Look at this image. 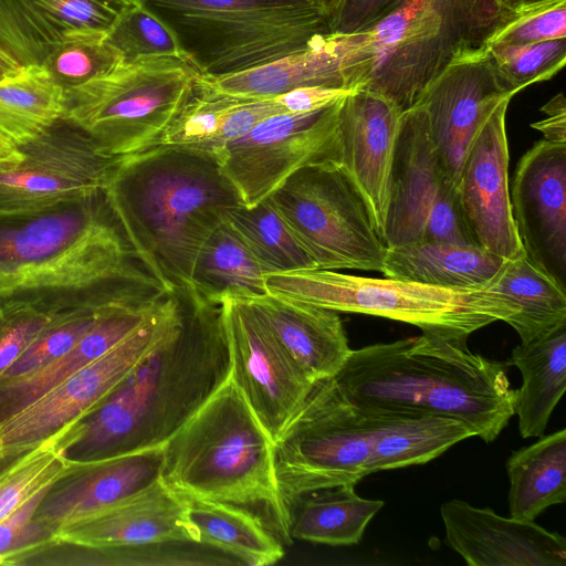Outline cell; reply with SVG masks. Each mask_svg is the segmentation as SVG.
Masks as SVG:
<instances>
[{
	"label": "cell",
	"mask_w": 566,
	"mask_h": 566,
	"mask_svg": "<svg viewBox=\"0 0 566 566\" xmlns=\"http://www.w3.org/2000/svg\"><path fill=\"white\" fill-rule=\"evenodd\" d=\"M345 36L325 34L275 61L235 74L199 82L208 90L240 99L273 98L305 86L346 88Z\"/></svg>",
	"instance_id": "obj_27"
},
{
	"label": "cell",
	"mask_w": 566,
	"mask_h": 566,
	"mask_svg": "<svg viewBox=\"0 0 566 566\" xmlns=\"http://www.w3.org/2000/svg\"><path fill=\"white\" fill-rule=\"evenodd\" d=\"M219 303L231 359L230 377L274 442L314 382L247 300L224 295Z\"/></svg>",
	"instance_id": "obj_16"
},
{
	"label": "cell",
	"mask_w": 566,
	"mask_h": 566,
	"mask_svg": "<svg viewBox=\"0 0 566 566\" xmlns=\"http://www.w3.org/2000/svg\"><path fill=\"white\" fill-rule=\"evenodd\" d=\"M417 241L479 245L464 220L458 189L434 149L420 105L401 114L384 234L387 248Z\"/></svg>",
	"instance_id": "obj_12"
},
{
	"label": "cell",
	"mask_w": 566,
	"mask_h": 566,
	"mask_svg": "<svg viewBox=\"0 0 566 566\" xmlns=\"http://www.w3.org/2000/svg\"><path fill=\"white\" fill-rule=\"evenodd\" d=\"M502 101L482 122L463 160L457 189L464 220L478 244L512 261L524 254L509 188V145Z\"/></svg>",
	"instance_id": "obj_19"
},
{
	"label": "cell",
	"mask_w": 566,
	"mask_h": 566,
	"mask_svg": "<svg viewBox=\"0 0 566 566\" xmlns=\"http://www.w3.org/2000/svg\"><path fill=\"white\" fill-rule=\"evenodd\" d=\"M510 516L534 521L566 500V429L539 437L506 461Z\"/></svg>",
	"instance_id": "obj_33"
},
{
	"label": "cell",
	"mask_w": 566,
	"mask_h": 566,
	"mask_svg": "<svg viewBox=\"0 0 566 566\" xmlns=\"http://www.w3.org/2000/svg\"><path fill=\"white\" fill-rule=\"evenodd\" d=\"M164 446L75 463L62 485L56 482L39 505L31 522L39 533L53 537L161 479Z\"/></svg>",
	"instance_id": "obj_23"
},
{
	"label": "cell",
	"mask_w": 566,
	"mask_h": 566,
	"mask_svg": "<svg viewBox=\"0 0 566 566\" xmlns=\"http://www.w3.org/2000/svg\"><path fill=\"white\" fill-rule=\"evenodd\" d=\"M543 1H547V0H512L510 13L517 8L531 6V4H534L537 2H543Z\"/></svg>",
	"instance_id": "obj_50"
},
{
	"label": "cell",
	"mask_w": 566,
	"mask_h": 566,
	"mask_svg": "<svg viewBox=\"0 0 566 566\" xmlns=\"http://www.w3.org/2000/svg\"><path fill=\"white\" fill-rule=\"evenodd\" d=\"M325 1H327V0H325Z\"/></svg>",
	"instance_id": "obj_55"
},
{
	"label": "cell",
	"mask_w": 566,
	"mask_h": 566,
	"mask_svg": "<svg viewBox=\"0 0 566 566\" xmlns=\"http://www.w3.org/2000/svg\"><path fill=\"white\" fill-rule=\"evenodd\" d=\"M146 269L105 195L0 212V296L77 289Z\"/></svg>",
	"instance_id": "obj_6"
},
{
	"label": "cell",
	"mask_w": 566,
	"mask_h": 566,
	"mask_svg": "<svg viewBox=\"0 0 566 566\" xmlns=\"http://www.w3.org/2000/svg\"><path fill=\"white\" fill-rule=\"evenodd\" d=\"M15 73V72H14ZM10 74H13V73H9V72H6L3 70L0 69V80L3 78L4 76L7 75H10Z\"/></svg>",
	"instance_id": "obj_52"
},
{
	"label": "cell",
	"mask_w": 566,
	"mask_h": 566,
	"mask_svg": "<svg viewBox=\"0 0 566 566\" xmlns=\"http://www.w3.org/2000/svg\"><path fill=\"white\" fill-rule=\"evenodd\" d=\"M175 292V325L91 412L61 432L70 462L164 446L229 380L221 304L190 285Z\"/></svg>",
	"instance_id": "obj_1"
},
{
	"label": "cell",
	"mask_w": 566,
	"mask_h": 566,
	"mask_svg": "<svg viewBox=\"0 0 566 566\" xmlns=\"http://www.w3.org/2000/svg\"><path fill=\"white\" fill-rule=\"evenodd\" d=\"M21 158L18 147L0 135V163L11 161Z\"/></svg>",
	"instance_id": "obj_49"
},
{
	"label": "cell",
	"mask_w": 566,
	"mask_h": 566,
	"mask_svg": "<svg viewBox=\"0 0 566 566\" xmlns=\"http://www.w3.org/2000/svg\"><path fill=\"white\" fill-rule=\"evenodd\" d=\"M500 74L518 92L552 78L566 63V38L530 44L484 48Z\"/></svg>",
	"instance_id": "obj_41"
},
{
	"label": "cell",
	"mask_w": 566,
	"mask_h": 566,
	"mask_svg": "<svg viewBox=\"0 0 566 566\" xmlns=\"http://www.w3.org/2000/svg\"><path fill=\"white\" fill-rule=\"evenodd\" d=\"M169 293L161 291L112 307L61 357L24 376L0 380V422L135 333L157 312Z\"/></svg>",
	"instance_id": "obj_25"
},
{
	"label": "cell",
	"mask_w": 566,
	"mask_h": 566,
	"mask_svg": "<svg viewBox=\"0 0 566 566\" xmlns=\"http://www.w3.org/2000/svg\"><path fill=\"white\" fill-rule=\"evenodd\" d=\"M509 260L479 245L417 241L387 248L386 277L444 287L489 289Z\"/></svg>",
	"instance_id": "obj_28"
},
{
	"label": "cell",
	"mask_w": 566,
	"mask_h": 566,
	"mask_svg": "<svg viewBox=\"0 0 566 566\" xmlns=\"http://www.w3.org/2000/svg\"><path fill=\"white\" fill-rule=\"evenodd\" d=\"M224 222L242 240L266 273L317 269L268 198L229 209Z\"/></svg>",
	"instance_id": "obj_37"
},
{
	"label": "cell",
	"mask_w": 566,
	"mask_h": 566,
	"mask_svg": "<svg viewBox=\"0 0 566 566\" xmlns=\"http://www.w3.org/2000/svg\"><path fill=\"white\" fill-rule=\"evenodd\" d=\"M127 1H128V2H130V3H133V2H135V1H139V0H127Z\"/></svg>",
	"instance_id": "obj_53"
},
{
	"label": "cell",
	"mask_w": 566,
	"mask_h": 566,
	"mask_svg": "<svg viewBox=\"0 0 566 566\" xmlns=\"http://www.w3.org/2000/svg\"><path fill=\"white\" fill-rule=\"evenodd\" d=\"M373 443L366 417L333 378L314 382L274 441V474L286 511L311 491L356 485L368 475Z\"/></svg>",
	"instance_id": "obj_10"
},
{
	"label": "cell",
	"mask_w": 566,
	"mask_h": 566,
	"mask_svg": "<svg viewBox=\"0 0 566 566\" xmlns=\"http://www.w3.org/2000/svg\"><path fill=\"white\" fill-rule=\"evenodd\" d=\"M0 563H2V559L0 558Z\"/></svg>",
	"instance_id": "obj_54"
},
{
	"label": "cell",
	"mask_w": 566,
	"mask_h": 566,
	"mask_svg": "<svg viewBox=\"0 0 566 566\" xmlns=\"http://www.w3.org/2000/svg\"><path fill=\"white\" fill-rule=\"evenodd\" d=\"M268 200L317 269L381 272L387 247L339 164L297 169Z\"/></svg>",
	"instance_id": "obj_11"
},
{
	"label": "cell",
	"mask_w": 566,
	"mask_h": 566,
	"mask_svg": "<svg viewBox=\"0 0 566 566\" xmlns=\"http://www.w3.org/2000/svg\"><path fill=\"white\" fill-rule=\"evenodd\" d=\"M60 433L28 451L0 474V521L48 484L56 483L73 469L63 454Z\"/></svg>",
	"instance_id": "obj_39"
},
{
	"label": "cell",
	"mask_w": 566,
	"mask_h": 566,
	"mask_svg": "<svg viewBox=\"0 0 566 566\" xmlns=\"http://www.w3.org/2000/svg\"><path fill=\"white\" fill-rule=\"evenodd\" d=\"M401 114L395 103L366 90L348 93L338 112L339 165L364 199L382 242Z\"/></svg>",
	"instance_id": "obj_20"
},
{
	"label": "cell",
	"mask_w": 566,
	"mask_h": 566,
	"mask_svg": "<svg viewBox=\"0 0 566 566\" xmlns=\"http://www.w3.org/2000/svg\"><path fill=\"white\" fill-rule=\"evenodd\" d=\"M273 457V440L230 377L165 443L161 481L179 494L241 507L291 543Z\"/></svg>",
	"instance_id": "obj_4"
},
{
	"label": "cell",
	"mask_w": 566,
	"mask_h": 566,
	"mask_svg": "<svg viewBox=\"0 0 566 566\" xmlns=\"http://www.w3.org/2000/svg\"><path fill=\"white\" fill-rule=\"evenodd\" d=\"M179 495L186 503L192 542L218 548L241 565L265 566L282 558V543L248 511L222 502Z\"/></svg>",
	"instance_id": "obj_31"
},
{
	"label": "cell",
	"mask_w": 566,
	"mask_h": 566,
	"mask_svg": "<svg viewBox=\"0 0 566 566\" xmlns=\"http://www.w3.org/2000/svg\"><path fill=\"white\" fill-rule=\"evenodd\" d=\"M499 24L485 0H405L370 29L345 35V85L413 107L455 60L484 49Z\"/></svg>",
	"instance_id": "obj_5"
},
{
	"label": "cell",
	"mask_w": 566,
	"mask_h": 566,
	"mask_svg": "<svg viewBox=\"0 0 566 566\" xmlns=\"http://www.w3.org/2000/svg\"><path fill=\"white\" fill-rule=\"evenodd\" d=\"M340 101L316 112L266 117L214 154L244 206L268 198L302 167L339 164Z\"/></svg>",
	"instance_id": "obj_14"
},
{
	"label": "cell",
	"mask_w": 566,
	"mask_h": 566,
	"mask_svg": "<svg viewBox=\"0 0 566 566\" xmlns=\"http://www.w3.org/2000/svg\"><path fill=\"white\" fill-rule=\"evenodd\" d=\"M360 411L366 417L374 438L368 474L427 463L452 446L475 437L470 426L452 417L418 412Z\"/></svg>",
	"instance_id": "obj_29"
},
{
	"label": "cell",
	"mask_w": 566,
	"mask_h": 566,
	"mask_svg": "<svg viewBox=\"0 0 566 566\" xmlns=\"http://www.w3.org/2000/svg\"><path fill=\"white\" fill-rule=\"evenodd\" d=\"M0 69L6 72H9V73H14L19 70L15 66H13L10 62H8L1 54H0Z\"/></svg>",
	"instance_id": "obj_51"
},
{
	"label": "cell",
	"mask_w": 566,
	"mask_h": 566,
	"mask_svg": "<svg viewBox=\"0 0 566 566\" xmlns=\"http://www.w3.org/2000/svg\"><path fill=\"white\" fill-rule=\"evenodd\" d=\"M485 3L499 23L510 15L512 0H485Z\"/></svg>",
	"instance_id": "obj_48"
},
{
	"label": "cell",
	"mask_w": 566,
	"mask_h": 566,
	"mask_svg": "<svg viewBox=\"0 0 566 566\" xmlns=\"http://www.w3.org/2000/svg\"><path fill=\"white\" fill-rule=\"evenodd\" d=\"M352 91L326 86H305L277 95L273 99L286 113H311L337 103Z\"/></svg>",
	"instance_id": "obj_46"
},
{
	"label": "cell",
	"mask_w": 566,
	"mask_h": 566,
	"mask_svg": "<svg viewBox=\"0 0 566 566\" xmlns=\"http://www.w3.org/2000/svg\"><path fill=\"white\" fill-rule=\"evenodd\" d=\"M447 544L470 566H565L566 539L534 521L450 500L440 507Z\"/></svg>",
	"instance_id": "obj_22"
},
{
	"label": "cell",
	"mask_w": 566,
	"mask_h": 566,
	"mask_svg": "<svg viewBox=\"0 0 566 566\" xmlns=\"http://www.w3.org/2000/svg\"><path fill=\"white\" fill-rule=\"evenodd\" d=\"M489 289L516 306L517 314L509 325L523 344L566 326V290L536 268L525 253L507 261Z\"/></svg>",
	"instance_id": "obj_34"
},
{
	"label": "cell",
	"mask_w": 566,
	"mask_h": 566,
	"mask_svg": "<svg viewBox=\"0 0 566 566\" xmlns=\"http://www.w3.org/2000/svg\"><path fill=\"white\" fill-rule=\"evenodd\" d=\"M247 301L312 382L333 378L349 356L337 312L268 293Z\"/></svg>",
	"instance_id": "obj_26"
},
{
	"label": "cell",
	"mask_w": 566,
	"mask_h": 566,
	"mask_svg": "<svg viewBox=\"0 0 566 566\" xmlns=\"http://www.w3.org/2000/svg\"><path fill=\"white\" fill-rule=\"evenodd\" d=\"M199 71L170 56L123 60L107 73L64 91V114L105 155L157 147L191 96Z\"/></svg>",
	"instance_id": "obj_9"
},
{
	"label": "cell",
	"mask_w": 566,
	"mask_h": 566,
	"mask_svg": "<svg viewBox=\"0 0 566 566\" xmlns=\"http://www.w3.org/2000/svg\"><path fill=\"white\" fill-rule=\"evenodd\" d=\"M517 92L482 49L452 62L421 95L416 105L426 112L430 138L455 187L482 122Z\"/></svg>",
	"instance_id": "obj_17"
},
{
	"label": "cell",
	"mask_w": 566,
	"mask_h": 566,
	"mask_svg": "<svg viewBox=\"0 0 566 566\" xmlns=\"http://www.w3.org/2000/svg\"><path fill=\"white\" fill-rule=\"evenodd\" d=\"M509 365L522 375L514 416L522 438L542 437L566 389V326L513 348Z\"/></svg>",
	"instance_id": "obj_30"
},
{
	"label": "cell",
	"mask_w": 566,
	"mask_h": 566,
	"mask_svg": "<svg viewBox=\"0 0 566 566\" xmlns=\"http://www.w3.org/2000/svg\"><path fill=\"white\" fill-rule=\"evenodd\" d=\"M382 506L381 500L359 496L355 484L311 491L289 510L290 536L332 546L354 545Z\"/></svg>",
	"instance_id": "obj_32"
},
{
	"label": "cell",
	"mask_w": 566,
	"mask_h": 566,
	"mask_svg": "<svg viewBox=\"0 0 566 566\" xmlns=\"http://www.w3.org/2000/svg\"><path fill=\"white\" fill-rule=\"evenodd\" d=\"M127 0H0V54L41 66L60 45L107 35Z\"/></svg>",
	"instance_id": "obj_21"
},
{
	"label": "cell",
	"mask_w": 566,
	"mask_h": 566,
	"mask_svg": "<svg viewBox=\"0 0 566 566\" xmlns=\"http://www.w3.org/2000/svg\"><path fill=\"white\" fill-rule=\"evenodd\" d=\"M405 0H327V20L332 34L364 32L389 14Z\"/></svg>",
	"instance_id": "obj_44"
},
{
	"label": "cell",
	"mask_w": 566,
	"mask_h": 566,
	"mask_svg": "<svg viewBox=\"0 0 566 566\" xmlns=\"http://www.w3.org/2000/svg\"><path fill=\"white\" fill-rule=\"evenodd\" d=\"M238 98L196 87L158 146H175L212 153L222 147L227 119Z\"/></svg>",
	"instance_id": "obj_38"
},
{
	"label": "cell",
	"mask_w": 566,
	"mask_h": 566,
	"mask_svg": "<svg viewBox=\"0 0 566 566\" xmlns=\"http://www.w3.org/2000/svg\"><path fill=\"white\" fill-rule=\"evenodd\" d=\"M509 366L471 352L467 339L422 333L352 349L333 380L363 411L452 417L492 442L514 416Z\"/></svg>",
	"instance_id": "obj_3"
},
{
	"label": "cell",
	"mask_w": 566,
	"mask_h": 566,
	"mask_svg": "<svg viewBox=\"0 0 566 566\" xmlns=\"http://www.w3.org/2000/svg\"><path fill=\"white\" fill-rule=\"evenodd\" d=\"M0 163V212L35 210L105 189L120 157L103 154L76 124L61 117Z\"/></svg>",
	"instance_id": "obj_15"
},
{
	"label": "cell",
	"mask_w": 566,
	"mask_h": 566,
	"mask_svg": "<svg viewBox=\"0 0 566 566\" xmlns=\"http://www.w3.org/2000/svg\"><path fill=\"white\" fill-rule=\"evenodd\" d=\"M106 41L123 60L170 56L188 61L174 31L140 1L122 8Z\"/></svg>",
	"instance_id": "obj_40"
},
{
	"label": "cell",
	"mask_w": 566,
	"mask_h": 566,
	"mask_svg": "<svg viewBox=\"0 0 566 566\" xmlns=\"http://www.w3.org/2000/svg\"><path fill=\"white\" fill-rule=\"evenodd\" d=\"M264 274L265 269L223 221L201 248L190 286L217 303L224 295L248 300L268 293Z\"/></svg>",
	"instance_id": "obj_35"
},
{
	"label": "cell",
	"mask_w": 566,
	"mask_h": 566,
	"mask_svg": "<svg viewBox=\"0 0 566 566\" xmlns=\"http://www.w3.org/2000/svg\"><path fill=\"white\" fill-rule=\"evenodd\" d=\"M54 484L42 486L0 521V558L2 563L3 558L14 554L22 545H27V541H30V525L33 516Z\"/></svg>",
	"instance_id": "obj_45"
},
{
	"label": "cell",
	"mask_w": 566,
	"mask_h": 566,
	"mask_svg": "<svg viewBox=\"0 0 566 566\" xmlns=\"http://www.w3.org/2000/svg\"><path fill=\"white\" fill-rule=\"evenodd\" d=\"M202 76L264 65L329 34L325 0H139Z\"/></svg>",
	"instance_id": "obj_7"
},
{
	"label": "cell",
	"mask_w": 566,
	"mask_h": 566,
	"mask_svg": "<svg viewBox=\"0 0 566 566\" xmlns=\"http://www.w3.org/2000/svg\"><path fill=\"white\" fill-rule=\"evenodd\" d=\"M104 191L136 258L170 292L191 284L205 242L243 205L216 155L175 146L120 157Z\"/></svg>",
	"instance_id": "obj_2"
},
{
	"label": "cell",
	"mask_w": 566,
	"mask_h": 566,
	"mask_svg": "<svg viewBox=\"0 0 566 566\" xmlns=\"http://www.w3.org/2000/svg\"><path fill=\"white\" fill-rule=\"evenodd\" d=\"M53 539L88 548L192 542L186 503L161 479L135 495L61 530Z\"/></svg>",
	"instance_id": "obj_24"
},
{
	"label": "cell",
	"mask_w": 566,
	"mask_h": 566,
	"mask_svg": "<svg viewBox=\"0 0 566 566\" xmlns=\"http://www.w3.org/2000/svg\"><path fill=\"white\" fill-rule=\"evenodd\" d=\"M268 294L411 324L424 334L468 339L494 322L507 324L516 306L490 289H444L398 279L304 269L264 274Z\"/></svg>",
	"instance_id": "obj_8"
},
{
	"label": "cell",
	"mask_w": 566,
	"mask_h": 566,
	"mask_svg": "<svg viewBox=\"0 0 566 566\" xmlns=\"http://www.w3.org/2000/svg\"><path fill=\"white\" fill-rule=\"evenodd\" d=\"M510 197L525 255L566 290V144H534L518 160Z\"/></svg>",
	"instance_id": "obj_18"
},
{
	"label": "cell",
	"mask_w": 566,
	"mask_h": 566,
	"mask_svg": "<svg viewBox=\"0 0 566 566\" xmlns=\"http://www.w3.org/2000/svg\"><path fill=\"white\" fill-rule=\"evenodd\" d=\"M541 111L546 114L543 120L531 126L543 133L544 139L566 144V102L563 93L552 97Z\"/></svg>",
	"instance_id": "obj_47"
},
{
	"label": "cell",
	"mask_w": 566,
	"mask_h": 566,
	"mask_svg": "<svg viewBox=\"0 0 566 566\" xmlns=\"http://www.w3.org/2000/svg\"><path fill=\"white\" fill-rule=\"evenodd\" d=\"M566 38V0H547L517 8L488 36L492 44H530Z\"/></svg>",
	"instance_id": "obj_43"
},
{
	"label": "cell",
	"mask_w": 566,
	"mask_h": 566,
	"mask_svg": "<svg viewBox=\"0 0 566 566\" xmlns=\"http://www.w3.org/2000/svg\"><path fill=\"white\" fill-rule=\"evenodd\" d=\"M180 315L176 292L135 333L0 422V455L29 451L91 412L169 332Z\"/></svg>",
	"instance_id": "obj_13"
},
{
	"label": "cell",
	"mask_w": 566,
	"mask_h": 566,
	"mask_svg": "<svg viewBox=\"0 0 566 566\" xmlns=\"http://www.w3.org/2000/svg\"><path fill=\"white\" fill-rule=\"evenodd\" d=\"M120 61L122 54L104 35L64 43L41 66L65 91L107 73Z\"/></svg>",
	"instance_id": "obj_42"
},
{
	"label": "cell",
	"mask_w": 566,
	"mask_h": 566,
	"mask_svg": "<svg viewBox=\"0 0 566 566\" xmlns=\"http://www.w3.org/2000/svg\"><path fill=\"white\" fill-rule=\"evenodd\" d=\"M64 114V90L42 66L0 80V135L15 146L40 135Z\"/></svg>",
	"instance_id": "obj_36"
}]
</instances>
